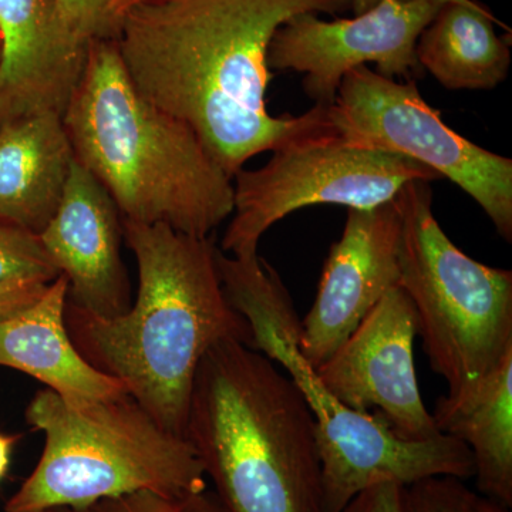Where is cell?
I'll return each mask as SVG.
<instances>
[{
  "label": "cell",
  "mask_w": 512,
  "mask_h": 512,
  "mask_svg": "<svg viewBox=\"0 0 512 512\" xmlns=\"http://www.w3.org/2000/svg\"><path fill=\"white\" fill-rule=\"evenodd\" d=\"M353 0H161L131 6L116 43L138 92L195 131L234 178L252 157L332 130L328 106L275 117L266 106L276 30L302 13H335Z\"/></svg>",
  "instance_id": "6da1fadb"
},
{
  "label": "cell",
  "mask_w": 512,
  "mask_h": 512,
  "mask_svg": "<svg viewBox=\"0 0 512 512\" xmlns=\"http://www.w3.org/2000/svg\"><path fill=\"white\" fill-rule=\"evenodd\" d=\"M417 315L397 286L377 303L336 352L315 369L349 409L379 416L403 440L440 436L421 399L414 367Z\"/></svg>",
  "instance_id": "8fae6325"
},
{
  "label": "cell",
  "mask_w": 512,
  "mask_h": 512,
  "mask_svg": "<svg viewBox=\"0 0 512 512\" xmlns=\"http://www.w3.org/2000/svg\"><path fill=\"white\" fill-rule=\"evenodd\" d=\"M161 2V0H120V13L123 16V13L126 12L127 9H130L131 6L143 5V3H154Z\"/></svg>",
  "instance_id": "4316f807"
},
{
  "label": "cell",
  "mask_w": 512,
  "mask_h": 512,
  "mask_svg": "<svg viewBox=\"0 0 512 512\" xmlns=\"http://www.w3.org/2000/svg\"><path fill=\"white\" fill-rule=\"evenodd\" d=\"M59 275L39 235L0 221V286L47 285Z\"/></svg>",
  "instance_id": "d6986e66"
},
{
  "label": "cell",
  "mask_w": 512,
  "mask_h": 512,
  "mask_svg": "<svg viewBox=\"0 0 512 512\" xmlns=\"http://www.w3.org/2000/svg\"><path fill=\"white\" fill-rule=\"evenodd\" d=\"M406 503L409 512H511L510 507L471 490L466 480L451 476L407 485Z\"/></svg>",
  "instance_id": "ffe728a7"
},
{
  "label": "cell",
  "mask_w": 512,
  "mask_h": 512,
  "mask_svg": "<svg viewBox=\"0 0 512 512\" xmlns=\"http://www.w3.org/2000/svg\"><path fill=\"white\" fill-rule=\"evenodd\" d=\"M380 0H353L352 9L355 12V15H359V13L366 12L370 8L379 3Z\"/></svg>",
  "instance_id": "484cf974"
},
{
  "label": "cell",
  "mask_w": 512,
  "mask_h": 512,
  "mask_svg": "<svg viewBox=\"0 0 512 512\" xmlns=\"http://www.w3.org/2000/svg\"><path fill=\"white\" fill-rule=\"evenodd\" d=\"M123 238L113 198L74 158L59 208L39 234L50 261L67 279V303L106 319L130 309Z\"/></svg>",
  "instance_id": "4fadbf2b"
},
{
  "label": "cell",
  "mask_w": 512,
  "mask_h": 512,
  "mask_svg": "<svg viewBox=\"0 0 512 512\" xmlns=\"http://www.w3.org/2000/svg\"><path fill=\"white\" fill-rule=\"evenodd\" d=\"M87 512H228L218 500L217 494L210 488L178 497H168L140 491V493L124 495L99 501Z\"/></svg>",
  "instance_id": "44dd1931"
},
{
  "label": "cell",
  "mask_w": 512,
  "mask_h": 512,
  "mask_svg": "<svg viewBox=\"0 0 512 512\" xmlns=\"http://www.w3.org/2000/svg\"><path fill=\"white\" fill-rule=\"evenodd\" d=\"M333 133L353 146L397 154L426 165L467 192L498 234L512 241V160L456 133L421 97L413 80L350 70L328 106Z\"/></svg>",
  "instance_id": "9c48e42d"
},
{
  "label": "cell",
  "mask_w": 512,
  "mask_h": 512,
  "mask_svg": "<svg viewBox=\"0 0 512 512\" xmlns=\"http://www.w3.org/2000/svg\"><path fill=\"white\" fill-rule=\"evenodd\" d=\"M67 292V279L59 275L28 308L0 319V366L32 376L67 400L126 396L123 382L90 365L74 346L66 325Z\"/></svg>",
  "instance_id": "9a60e30c"
},
{
  "label": "cell",
  "mask_w": 512,
  "mask_h": 512,
  "mask_svg": "<svg viewBox=\"0 0 512 512\" xmlns=\"http://www.w3.org/2000/svg\"><path fill=\"white\" fill-rule=\"evenodd\" d=\"M49 285V284H47ZM45 284H20L0 286V319L15 315L28 308L46 291Z\"/></svg>",
  "instance_id": "cb8c5ba5"
},
{
  "label": "cell",
  "mask_w": 512,
  "mask_h": 512,
  "mask_svg": "<svg viewBox=\"0 0 512 512\" xmlns=\"http://www.w3.org/2000/svg\"><path fill=\"white\" fill-rule=\"evenodd\" d=\"M228 301L251 329V348L284 367L311 410L322 470V512H342L366 488L404 487L436 476L474 477L466 444L447 434L423 441L397 437L376 414L349 409L320 382L299 349L301 320L278 272L259 256L234 258L217 248Z\"/></svg>",
  "instance_id": "5b68a950"
},
{
  "label": "cell",
  "mask_w": 512,
  "mask_h": 512,
  "mask_svg": "<svg viewBox=\"0 0 512 512\" xmlns=\"http://www.w3.org/2000/svg\"><path fill=\"white\" fill-rule=\"evenodd\" d=\"M443 2L463 3V5H476V0H443Z\"/></svg>",
  "instance_id": "f1b7e54d"
},
{
  "label": "cell",
  "mask_w": 512,
  "mask_h": 512,
  "mask_svg": "<svg viewBox=\"0 0 512 512\" xmlns=\"http://www.w3.org/2000/svg\"><path fill=\"white\" fill-rule=\"evenodd\" d=\"M18 437L6 436L0 433V484L5 480L10 466V458H12L13 447H15Z\"/></svg>",
  "instance_id": "d4e9b609"
},
{
  "label": "cell",
  "mask_w": 512,
  "mask_h": 512,
  "mask_svg": "<svg viewBox=\"0 0 512 512\" xmlns=\"http://www.w3.org/2000/svg\"><path fill=\"white\" fill-rule=\"evenodd\" d=\"M74 158L109 192L123 220L210 238L234 211V184L195 131L150 103L116 40H94L63 113Z\"/></svg>",
  "instance_id": "3957f363"
},
{
  "label": "cell",
  "mask_w": 512,
  "mask_h": 512,
  "mask_svg": "<svg viewBox=\"0 0 512 512\" xmlns=\"http://www.w3.org/2000/svg\"><path fill=\"white\" fill-rule=\"evenodd\" d=\"M0 69H2V40H0Z\"/></svg>",
  "instance_id": "f546056e"
},
{
  "label": "cell",
  "mask_w": 512,
  "mask_h": 512,
  "mask_svg": "<svg viewBox=\"0 0 512 512\" xmlns=\"http://www.w3.org/2000/svg\"><path fill=\"white\" fill-rule=\"evenodd\" d=\"M443 3L380 0L353 19L302 13L276 30L268 49L269 69L305 74V93L322 106L333 103L350 70L367 63H375L376 72L390 79H417L423 73L417 40Z\"/></svg>",
  "instance_id": "30bf717a"
},
{
  "label": "cell",
  "mask_w": 512,
  "mask_h": 512,
  "mask_svg": "<svg viewBox=\"0 0 512 512\" xmlns=\"http://www.w3.org/2000/svg\"><path fill=\"white\" fill-rule=\"evenodd\" d=\"M431 416L471 451L478 493L511 508L512 353L466 392L440 396Z\"/></svg>",
  "instance_id": "e0dca14e"
},
{
  "label": "cell",
  "mask_w": 512,
  "mask_h": 512,
  "mask_svg": "<svg viewBox=\"0 0 512 512\" xmlns=\"http://www.w3.org/2000/svg\"><path fill=\"white\" fill-rule=\"evenodd\" d=\"M500 22L481 3L444 2L429 26L421 32L416 56L448 90H493L510 72V45L495 33Z\"/></svg>",
  "instance_id": "ac0fdd59"
},
{
  "label": "cell",
  "mask_w": 512,
  "mask_h": 512,
  "mask_svg": "<svg viewBox=\"0 0 512 512\" xmlns=\"http://www.w3.org/2000/svg\"><path fill=\"white\" fill-rule=\"evenodd\" d=\"M123 237L136 258V301L110 319L67 303V330L90 365L123 382L161 427L185 439L202 357L225 339L251 346V329L225 295L210 238L128 220Z\"/></svg>",
  "instance_id": "7a4b0ae2"
},
{
  "label": "cell",
  "mask_w": 512,
  "mask_h": 512,
  "mask_svg": "<svg viewBox=\"0 0 512 512\" xmlns=\"http://www.w3.org/2000/svg\"><path fill=\"white\" fill-rule=\"evenodd\" d=\"M185 439L228 512H322L315 420L295 382L247 343L202 357Z\"/></svg>",
  "instance_id": "277c9868"
},
{
  "label": "cell",
  "mask_w": 512,
  "mask_h": 512,
  "mask_svg": "<svg viewBox=\"0 0 512 512\" xmlns=\"http://www.w3.org/2000/svg\"><path fill=\"white\" fill-rule=\"evenodd\" d=\"M67 26L82 42L116 40L121 13L120 0H57Z\"/></svg>",
  "instance_id": "7402d4cb"
},
{
  "label": "cell",
  "mask_w": 512,
  "mask_h": 512,
  "mask_svg": "<svg viewBox=\"0 0 512 512\" xmlns=\"http://www.w3.org/2000/svg\"><path fill=\"white\" fill-rule=\"evenodd\" d=\"M39 512H87L86 510H76V508L69 507H56V508H47V510L39 511Z\"/></svg>",
  "instance_id": "83f0119b"
},
{
  "label": "cell",
  "mask_w": 512,
  "mask_h": 512,
  "mask_svg": "<svg viewBox=\"0 0 512 512\" xmlns=\"http://www.w3.org/2000/svg\"><path fill=\"white\" fill-rule=\"evenodd\" d=\"M73 161L60 114L0 124V221L39 235L59 208Z\"/></svg>",
  "instance_id": "2e32d148"
},
{
  "label": "cell",
  "mask_w": 512,
  "mask_h": 512,
  "mask_svg": "<svg viewBox=\"0 0 512 512\" xmlns=\"http://www.w3.org/2000/svg\"><path fill=\"white\" fill-rule=\"evenodd\" d=\"M0 124L35 113L63 116L89 46L57 0H0Z\"/></svg>",
  "instance_id": "5bb4252c"
},
{
  "label": "cell",
  "mask_w": 512,
  "mask_h": 512,
  "mask_svg": "<svg viewBox=\"0 0 512 512\" xmlns=\"http://www.w3.org/2000/svg\"><path fill=\"white\" fill-rule=\"evenodd\" d=\"M342 512H409L406 487L397 483H379L357 494Z\"/></svg>",
  "instance_id": "603a6c76"
},
{
  "label": "cell",
  "mask_w": 512,
  "mask_h": 512,
  "mask_svg": "<svg viewBox=\"0 0 512 512\" xmlns=\"http://www.w3.org/2000/svg\"><path fill=\"white\" fill-rule=\"evenodd\" d=\"M430 183L404 185L399 288L414 306L417 335L451 396L466 392L512 353V272L481 264L447 237Z\"/></svg>",
  "instance_id": "52a82bcc"
},
{
  "label": "cell",
  "mask_w": 512,
  "mask_h": 512,
  "mask_svg": "<svg viewBox=\"0 0 512 512\" xmlns=\"http://www.w3.org/2000/svg\"><path fill=\"white\" fill-rule=\"evenodd\" d=\"M439 178L426 165L353 146L332 130L298 137L275 148L258 170L234 175V211L220 249L249 258L258 255L262 235L292 212L312 205L372 210L412 181Z\"/></svg>",
  "instance_id": "ba28073f"
},
{
  "label": "cell",
  "mask_w": 512,
  "mask_h": 512,
  "mask_svg": "<svg viewBox=\"0 0 512 512\" xmlns=\"http://www.w3.org/2000/svg\"><path fill=\"white\" fill-rule=\"evenodd\" d=\"M402 214L396 198L372 210H348L330 248L311 311L301 320L299 349L318 369L392 289L399 286Z\"/></svg>",
  "instance_id": "7c38bea8"
},
{
  "label": "cell",
  "mask_w": 512,
  "mask_h": 512,
  "mask_svg": "<svg viewBox=\"0 0 512 512\" xmlns=\"http://www.w3.org/2000/svg\"><path fill=\"white\" fill-rule=\"evenodd\" d=\"M25 417L45 447L6 512L86 510L140 491L178 497L208 488L190 441L168 433L130 394L77 402L40 390Z\"/></svg>",
  "instance_id": "8992f818"
}]
</instances>
